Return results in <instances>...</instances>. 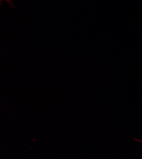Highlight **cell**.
Here are the masks:
<instances>
[{"instance_id":"1","label":"cell","mask_w":142,"mask_h":159,"mask_svg":"<svg viewBox=\"0 0 142 159\" xmlns=\"http://www.w3.org/2000/svg\"><path fill=\"white\" fill-rule=\"evenodd\" d=\"M3 1H5V2H8V3H10L11 2V0H0V2H2Z\"/></svg>"}]
</instances>
